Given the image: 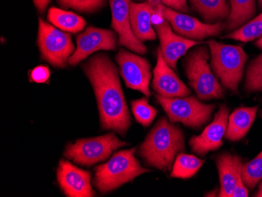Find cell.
<instances>
[{
	"label": "cell",
	"instance_id": "obj_28",
	"mask_svg": "<svg viewBox=\"0 0 262 197\" xmlns=\"http://www.w3.org/2000/svg\"><path fill=\"white\" fill-rule=\"evenodd\" d=\"M57 3L64 8H73L86 13L95 12L106 4L105 0H57Z\"/></svg>",
	"mask_w": 262,
	"mask_h": 197
},
{
	"label": "cell",
	"instance_id": "obj_11",
	"mask_svg": "<svg viewBox=\"0 0 262 197\" xmlns=\"http://www.w3.org/2000/svg\"><path fill=\"white\" fill-rule=\"evenodd\" d=\"M76 42L77 48L68 61L72 66L79 64L96 51H113L116 49L117 39L113 31L88 27L77 36Z\"/></svg>",
	"mask_w": 262,
	"mask_h": 197
},
{
	"label": "cell",
	"instance_id": "obj_14",
	"mask_svg": "<svg viewBox=\"0 0 262 197\" xmlns=\"http://www.w3.org/2000/svg\"><path fill=\"white\" fill-rule=\"evenodd\" d=\"M160 40V51L165 61L172 69H177L178 59L185 55L188 50L203 42L187 39L179 36L172 31L171 26L167 20L155 26Z\"/></svg>",
	"mask_w": 262,
	"mask_h": 197
},
{
	"label": "cell",
	"instance_id": "obj_23",
	"mask_svg": "<svg viewBox=\"0 0 262 197\" xmlns=\"http://www.w3.org/2000/svg\"><path fill=\"white\" fill-rule=\"evenodd\" d=\"M204 163L205 160H202L194 155L178 154L173 166L171 177L182 179L193 177Z\"/></svg>",
	"mask_w": 262,
	"mask_h": 197
},
{
	"label": "cell",
	"instance_id": "obj_10",
	"mask_svg": "<svg viewBox=\"0 0 262 197\" xmlns=\"http://www.w3.org/2000/svg\"><path fill=\"white\" fill-rule=\"evenodd\" d=\"M116 60L120 65V73L126 86L140 91L145 96H151L149 90L151 65L147 59L126 50H120Z\"/></svg>",
	"mask_w": 262,
	"mask_h": 197
},
{
	"label": "cell",
	"instance_id": "obj_6",
	"mask_svg": "<svg viewBox=\"0 0 262 197\" xmlns=\"http://www.w3.org/2000/svg\"><path fill=\"white\" fill-rule=\"evenodd\" d=\"M157 100L168 116L170 123H182L192 128L205 124L215 110V105H205L195 96L165 98L157 95Z\"/></svg>",
	"mask_w": 262,
	"mask_h": 197
},
{
	"label": "cell",
	"instance_id": "obj_27",
	"mask_svg": "<svg viewBox=\"0 0 262 197\" xmlns=\"http://www.w3.org/2000/svg\"><path fill=\"white\" fill-rule=\"evenodd\" d=\"M132 111L137 121L144 126H149L157 115V110L151 106L148 100L144 98L132 102Z\"/></svg>",
	"mask_w": 262,
	"mask_h": 197
},
{
	"label": "cell",
	"instance_id": "obj_21",
	"mask_svg": "<svg viewBox=\"0 0 262 197\" xmlns=\"http://www.w3.org/2000/svg\"><path fill=\"white\" fill-rule=\"evenodd\" d=\"M230 14L225 29L232 32L242 27L253 18L256 13V0H229Z\"/></svg>",
	"mask_w": 262,
	"mask_h": 197
},
{
	"label": "cell",
	"instance_id": "obj_12",
	"mask_svg": "<svg viewBox=\"0 0 262 197\" xmlns=\"http://www.w3.org/2000/svg\"><path fill=\"white\" fill-rule=\"evenodd\" d=\"M229 115V108L226 105H221L213 122L204 129L201 135L192 137L190 139L189 145L192 152L204 157L210 151H215L223 145L222 138L227 129Z\"/></svg>",
	"mask_w": 262,
	"mask_h": 197
},
{
	"label": "cell",
	"instance_id": "obj_31",
	"mask_svg": "<svg viewBox=\"0 0 262 197\" xmlns=\"http://www.w3.org/2000/svg\"><path fill=\"white\" fill-rule=\"evenodd\" d=\"M249 195L248 188L246 186L242 179V174L239 176L235 184V189L232 192V197H247Z\"/></svg>",
	"mask_w": 262,
	"mask_h": 197
},
{
	"label": "cell",
	"instance_id": "obj_36",
	"mask_svg": "<svg viewBox=\"0 0 262 197\" xmlns=\"http://www.w3.org/2000/svg\"><path fill=\"white\" fill-rule=\"evenodd\" d=\"M136 1H145V2H146L148 0H136Z\"/></svg>",
	"mask_w": 262,
	"mask_h": 197
},
{
	"label": "cell",
	"instance_id": "obj_2",
	"mask_svg": "<svg viewBox=\"0 0 262 197\" xmlns=\"http://www.w3.org/2000/svg\"><path fill=\"white\" fill-rule=\"evenodd\" d=\"M185 148V138L178 126L160 119L140 147L139 155L148 165L159 170H171L175 157Z\"/></svg>",
	"mask_w": 262,
	"mask_h": 197
},
{
	"label": "cell",
	"instance_id": "obj_24",
	"mask_svg": "<svg viewBox=\"0 0 262 197\" xmlns=\"http://www.w3.org/2000/svg\"><path fill=\"white\" fill-rule=\"evenodd\" d=\"M262 36V13L255 18L251 19L242 27L225 36L227 39H235L243 42H251Z\"/></svg>",
	"mask_w": 262,
	"mask_h": 197
},
{
	"label": "cell",
	"instance_id": "obj_37",
	"mask_svg": "<svg viewBox=\"0 0 262 197\" xmlns=\"http://www.w3.org/2000/svg\"><path fill=\"white\" fill-rule=\"evenodd\" d=\"M260 117H261V118H262V111L260 112Z\"/></svg>",
	"mask_w": 262,
	"mask_h": 197
},
{
	"label": "cell",
	"instance_id": "obj_13",
	"mask_svg": "<svg viewBox=\"0 0 262 197\" xmlns=\"http://www.w3.org/2000/svg\"><path fill=\"white\" fill-rule=\"evenodd\" d=\"M111 7L112 27L117 32L119 43L140 54L147 53V48L137 39L131 28L129 7L131 0H108Z\"/></svg>",
	"mask_w": 262,
	"mask_h": 197
},
{
	"label": "cell",
	"instance_id": "obj_17",
	"mask_svg": "<svg viewBox=\"0 0 262 197\" xmlns=\"http://www.w3.org/2000/svg\"><path fill=\"white\" fill-rule=\"evenodd\" d=\"M221 188L219 196L232 197L237 179L242 174L243 160L237 155L224 154L216 160Z\"/></svg>",
	"mask_w": 262,
	"mask_h": 197
},
{
	"label": "cell",
	"instance_id": "obj_35",
	"mask_svg": "<svg viewBox=\"0 0 262 197\" xmlns=\"http://www.w3.org/2000/svg\"><path fill=\"white\" fill-rule=\"evenodd\" d=\"M257 1H258L259 7H260V10H262V0H257Z\"/></svg>",
	"mask_w": 262,
	"mask_h": 197
},
{
	"label": "cell",
	"instance_id": "obj_22",
	"mask_svg": "<svg viewBox=\"0 0 262 197\" xmlns=\"http://www.w3.org/2000/svg\"><path fill=\"white\" fill-rule=\"evenodd\" d=\"M47 17L56 27L64 32L73 33L81 32L86 24L84 19L80 16L56 7L50 9Z\"/></svg>",
	"mask_w": 262,
	"mask_h": 197
},
{
	"label": "cell",
	"instance_id": "obj_18",
	"mask_svg": "<svg viewBox=\"0 0 262 197\" xmlns=\"http://www.w3.org/2000/svg\"><path fill=\"white\" fill-rule=\"evenodd\" d=\"M151 15L152 10L148 1L131 2L129 7L131 28L137 39L141 42L157 39V34L151 24Z\"/></svg>",
	"mask_w": 262,
	"mask_h": 197
},
{
	"label": "cell",
	"instance_id": "obj_34",
	"mask_svg": "<svg viewBox=\"0 0 262 197\" xmlns=\"http://www.w3.org/2000/svg\"><path fill=\"white\" fill-rule=\"evenodd\" d=\"M254 45H255L257 48H258L259 49L262 50V36L261 37L259 38V39H257V41H256Z\"/></svg>",
	"mask_w": 262,
	"mask_h": 197
},
{
	"label": "cell",
	"instance_id": "obj_7",
	"mask_svg": "<svg viewBox=\"0 0 262 197\" xmlns=\"http://www.w3.org/2000/svg\"><path fill=\"white\" fill-rule=\"evenodd\" d=\"M127 145L113 134L78 140L66 148L64 157L83 166H91L108 158L112 152Z\"/></svg>",
	"mask_w": 262,
	"mask_h": 197
},
{
	"label": "cell",
	"instance_id": "obj_1",
	"mask_svg": "<svg viewBox=\"0 0 262 197\" xmlns=\"http://www.w3.org/2000/svg\"><path fill=\"white\" fill-rule=\"evenodd\" d=\"M83 69L95 92L103 127L124 135L131 118L114 63L99 54L85 63Z\"/></svg>",
	"mask_w": 262,
	"mask_h": 197
},
{
	"label": "cell",
	"instance_id": "obj_29",
	"mask_svg": "<svg viewBox=\"0 0 262 197\" xmlns=\"http://www.w3.org/2000/svg\"><path fill=\"white\" fill-rule=\"evenodd\" d=\"M50 78V71L46 66H38L31 72L30 81L35 83H47Z\"/></svg>",
	"mask_w": 262,
	"mask_h": 197
},
{
	"label": "cell",
	"instance_id": "obj_15",
	"mask_svg": "<svg viewBox=\"0 0 262 197\" xmlns=\"http://www.w3.org/2000/svg\"><path fill=\"white\" fill-rule=\"evenodd\" d=\"M57 176L59 185L68 196L91 197L95 195L91 187V173L69 161H60Z\"/></svg>",
	"mask_w": 262,
	"mask_h": 197
},
{
	"label": "cell",
	"instance_id": "obj_30",
	"mask_svg": "<svg viewBox=\"0 0 262 197\" xmlns=\"http://www.w3.org/2000/svg\"><path fill=\"white\" fill-rule=\"evenodd\" d=\"M162 4L178 12L188 13L189 11L187 0H160Z\"/></svg>",
	"mask_w": 262,
	"mask_h": 197
},
{
	"label": "cell",
	"instance_id": "obj_20",
	"mask_svg": "<svg viewBox=\"0 0 262 197\" xmlns=\"http://www.w3.org/2000/svg\"><path fill=\"white\" fill-rule=\"evenodd\" d=\"M192 9L207 24H215L227 20L230 7L227 0H189Z\"/></svg>",
	"mask_w": 262,
	"mask_h": 197
},
{
	"label": "cell",
	"instance_id": "obj_8",
	"mask_svg": "<svg viewBox=\"0 0 262 197\" xmlns=\"http://www.w3.org/2000/svg\"><path fill=\"white\" fill-rule=\"evenodd\" d=\"M38 45L42 57L55 67L64 68L75 51L69 33L39 19Z\"/></svg>",
	"mask_w": 262,
	"mask_h": 197
},
{
	"label": "cell",
	"instance_id": "obj_25",
	"mask_svg": "<svg viewBox=\"0 0 262 197\" xmlns=\"http://www.w3.org/2000/svg\"><path fill=\"white\" fill-rule=\"evenodd\" d=\"M244 88L247 93L262 91V54L247 66Z\"/></svg>",
	"mask_w": 262,
	"mask_h": 197
},
{
	"label": "cell",
	"instance_id": "obj_16",
	"mask_svg": "<svg viewBox=\"0 0 262 197\" xmlns=\"http://www.w3.org/2000/svg\"><path fill=\"white\" fill-rule=\"evenodd\" d=\"M170 68L165 61L161 51L159 49L157 66L153 70V89L159 95L165 98L188 97L191 95V91Z\"/></svg>",
	"mask_w": 262,
	"mask_h": 197
},
{
	"label": "cell",
	"instance_id": "obj_5",
	"mask_svg": "<svg viewBox=\"0 0 262 197\" xmlns=\"http://www.w3.org/2000/svg\"><path fill=\"white\" fill-rule=\"evenodd\" d=\"M210 57V50L206 46H200L187 55L184 62L190 86L201 101L224 97L223 88L208 64Z\"/></svg>",
	"mask_w": 262,
	"mask_h": 197
},
{
	"label": "cell",
	"instance_id": "obj_9",
	"mask_svg": "<svg viewBox=\"0 0 262 197\" xmlns=\"http://www.w3.org/2000/svg\"><path fill=\"white\" fill-rule=\"evenodd\" d=\"M162 12L165 20L170 23L178 35L192 40H203L205 38L219 36L225 29V23L222 21L207 24L184 13L172 10L163 4Z\"/></svg>",
	"mask_w": 262,
	"mask_h": 197
},
{
	"label": "cell",
	"instance_id": "obj_33",
	"mask_svg": "<svg viewBox=\"0 0 262 197\" xmlns=\"http://www.w3.org/2000/svg\"><path fill=\"white\" fill-rule=\"evenodd\" d=\"M254 196L256 197H262V179L260 183L259 184L258 190L254 194Z\"/></svg>",
	"mask_w": 262,
	"mask_h": 197
},
{
	"label": "cell",
	"instance_id": "obj_19",
	"mask_svg": "<svg viewBox=\"0 0 262 197\" xmlns=\"http://www.w3.org/2000/svg\"><path fill=\"white\" fill-rule=\"evenodd\" d=\"M257 110V106L236 108L229 117L225 138L237 142L245 137L255 120Z\"/></svg>",
	"mask_w": 262,
	"mask_h": 197
},
{
	"label": "cell",
	"instance_id": "obj_26",
	"mask_svg": "<svg viewBox=\"0 0 262 197\" xmlns=\"http://www.w3.org/2000/svg\"><path fill=\"white\" fill-rule=\"evenodd\" d=\"M242 179L246 186L253 190L262 179V151L258 156L243 166Z\"/></svg>",
	"mask_w": 262,
	"mask_h": 197
},
{
	"label": "cell",
	"instance_id": "obj_3",
	"mask_svg": "<svg viewBox=\"0 0 262 197\" xmlns=\"http://www.w3.org/2000/svg\"><path fill=\"white\" fill-rule=\"evenodd\" d=\"M207 44L213 73L224 87L237 94L248 55L241 46L221 43L214 39H210Z\"/></svg>",
	"mask_w": 262,
	"mask_h": 197
},
{
	"label": "cell",
	"instance_id": "obj_4",
	"mask_svg": "<svg viewBox=\"0 0 262 197\" xmlns=\"http://www.w3.org/2000/svg\"><path fill=\"white\" fill-rule=\"evenodd\" d=\"M135 152L136 148L122 150L116 152L106 164L97 167L94 185L100 192H111L150 171L141 167L139 160L135 157Z\"/></svg>",
	"mask_w": 262,
	"mask_h": 197
},
{
	"label": "cell",
	"instance_id": "obj_32",
	"mask_svg": "<svg viewBox=\"0 0 262 197\" xmlns=\"http://www.w3.org/2000/svg\"><path fill=\"white\" fill-rule=\"evenodd\" d=\"M33 1L36 8L42 14L45 12L47 6L51 3V0H33Z\"/></svg>",
	"mask_w": 262,
	"mask_h": 197
}]
</instances>
